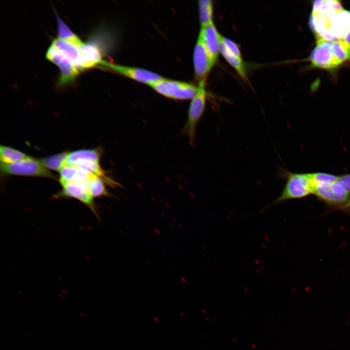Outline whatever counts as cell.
I'll use <instances>...</instances> for the list:
<instances>
[{
  "label": "cell",
  "instance_id": "cell-17",
  "mask_svg": "<svg viewBox=\"0 0 350 350\" xmlns=\"http://www.w3.org/2000/svg\"><path fill=\"white\" fill-rule=\"evenodd\" d=\"M199 18L201 28L212 23L213 4L211 0H200L198 1Z\"/></svg>",
  "mask_w": 350,
  "mask_h": 350
},
{
  "label": "cell",
  "instance_id": "cell-18",
  "mask_svg": "<svg viewBox=\"0 0 350 350\" xmlns=\"http://www.w3.org/2000/svg\"><path fill=\"white\" fill-rule=\"evenodd\" d=\"M105 182L101 177L93 175L88 183V189L93 198L102 196H111L112 194L107 190Z\"/></svg>",
  "mask_w": 350,
  "mask_h": 350
},
{
  "label": "cell",
  "instance_id": "cell-8",
  "mask_svg": "<svg viewBox=\"0 0 350 350\" xmlns=\"http://www.w3.org/2000/svg\"><path fill=\"white\" fill-rule=\"evenodd\" d=\"M46 57L59 68L60 86L73 82L80 72L71 61L52 45L47 50Z\"/></svg>",
  "mask_w": 350,
  "mask_h": 350
},
{
  "label": "cell",
  "instance_id": "cell-9",
  "mask_svg": "<svg viewBox=\"0 0 350 350\" xmlns=\"http://www.w3.org/2000/svg\"><path fill=\"white\" fill-rule=\"evenodd\" d=\"M101 65L125 77L149 86L163 78L160 75L147 70L122 66L104 60Z\"/></svg>",
  "mask_w": 350,
  "mask_h": 350
},
{
  "label": "cell",
  "instance_id": "cell-16",
  "mask_svg": "<svg viewBox=\"0 0 350 350\" xmlns=\"http://www.w3.org/2000/svg\"><path fill=\"white\" fill-rule=\"evenodd\" d=\"M30 157L17 149L1 145L0 147V163L13 164L25 160Z\"/></svg>",
  "mask_w": 350,
  "mask_h": 350
},
{
  "label": "cell",
  "instance_id": "cell-1",
  "mask_svg": "<svg viewBox=\"0 0 350 350\" xmlns=\"http://www.w3.org/2000/svg\"><path fill=\"white\" fill-rule=\"evenodd\" d=\"M278 175L285 181V185L280 194L264 207L261 211L264 212L269 208L286 201L301 199L313 194L314 188L307 173H295L280 167Z\"/></svg>",
  "mask_w": 350,
  "mask_h": 350
},
{
  "label": "cell",
  "instance_id": "cell-5",
  "mask_svg": "<svg viewBox=\"0 0 350 350\" xmlns=\"http://www.w3.org/2000/svg\"><path fill=\"white\" fill-rule=\"evenodd\" d=\"M62 190L55 196L56 198H75L88 207L98 220L100 219L97 208L88 189V183L73 181L60 182Z\"/></svg>",
  "mask_w": 350,
  "mask_h": 350
},
{
  "label": "cell",
  "instance_id": "cell-25",
  "mask_svg": "<svg viewBox=\"0 0 350 350\" xmlns=\"http://www.w3.org/2000/svg\"><path fill=\"white\" fill-rule=\"evenodd\" d=\"M344 39L350 43V30L346 32Z\"/></svg>",
  "mask_w": 350,
  "mask_h": 350
},
{
  "label": "cell",
  "instance_id": "cell-11",
  "mask_svg": "<svg viewBox=\"0 0 350 350\" xmlns=\"http://www.w3.org/2000/svg\"><path fill=\"white\" fill-rule=\"evenodd\" d=\"M212 61L215 64L220 53L221 35L213 23L201 28L199 33Z\"/></svg>",
  "mask_w": 350,
  "mask_h": 350
},
{
  "label": "cell",
  "instance_id": "cell-21",
  "mask_svg": "<svg viewBox=\"0 0 350 350\" xmlns=\"http://www.w3.org/2000/svg\"><path fill=\"white\" fill-rule=\"evenodd\" d=\"M221 41L226 49L232 54L242 59L240 49L236 43L230 39L221 35Z\"/></svg>",
  "mask_w": 350,
  "mask_h": 350
},
{
  "label": "cell",
  "instance_id": "cell-13",
  "mask_svg": "<svg viewBox=\"0 0 350 350\" xmlns=\"http://www.w3.org/2000/svg\"><path fill=\"white\" fill-rule=\"evenodd\" d=\"M102 151L100 148L80 149L69 152L64 165H72L79 161L99 162Z\"/></svg>",
  "mask_w": 350,
  "mask_h": 350
},
{
  "label": "cell",
  "instance_id": "cell-7",
  "mask_svg": "<svg viewBox=\"0 0 350 350\" xmlns=\"http://www.w3.org/2000/svg\"><path fill=\"white\" fill-rule=\"evenodd\" d=\"M101 41L96 34L92 35L87 43L79 47L80 71L98 65H101L103 51Z\"/></svg>",
  "mask_w": 350,
  "mask_h": 350
},
{
  "label": "cell",
  "instance_id": "cell-23",
  "mask_svg": "<svg viewBox=\"0 0 350 350\" xmlns=\"http://www.w3.org/2000/svg\"><path fill=\"white\" fill-rule=\"evenodd\" d=\"M323 0H316L314 1L313 5L312 14L314 15L317 12L319 8L323 2Z\"/></svg>",
  "mask_w": 350,
  "mask_h": 350
},
{
  "label": "cell",
  "instance_id": "cell-12",
  "mask_svg": "<svg viewBox=\"0 0 350 350\" xmlns=\"http://www.w3.org/2000/svg\"><path fill=\"white\" fill-rule=\"evenodd\" d=\"M52 46L71 61L75 67L80 71V46L58 38L52 40Z\"/></svg>",
  "mask_w": 350,
  "mask_h": 350
},
{
  "label": "cell",
  "instance_id": "cell-14",
  "mask_svg": "<svg viewBox=\"0 0 350 350\" xmlns=\"http://www.w3.org/2000/svg\"><path fill=\"white\" fill-rule=\"evenodd\" d=\"M220 53L223 55L228 63L236 71L238 74L244 81L248 80L247 74L243 59L230 53L221 41Z\"/></svg>",
  "mask_w": 350,
  "mask_h": 350
},
{
  "label": "cell",
  "instance_id": "cell-20",
  "mask_svg": "<svg viewBox=\"0 0 350 350\" xmlns=\"http://www.w3.org/2000/svg\"><path fill=\"white\" fill-rule=\"evenodd\" d=\"M307 175L314 188L319 183L332 182L336 180L340 176L325 172L308 173Z\"/></svg>",
  "mask_w": 350,
  "mask_h": 350
},
{
  "label": "cell",
  "instance_id": "cell-22",
  "mask_svg": "<svg viewBox=\"0 0 350 350\" xmlns=\"http://www.w3.org/2000/svg\"><path fill=\"white\" fill-rule=\"evenodd\" d=\"M330 11H334L337 13L343 11L342 6L339 1L337 0H328Z\"/></svg>",
  "mask_w": 350,
  "mask_h": 350
},
{
  "label": "cell",
  "instance_id": "cell-3",
  "mask_svg": "<svg viewBox=\"0 0 350 350\" xmlns=\"http://www.w3.org/2000/svg\"><path fill=\"white\" fill-rule=\"evenodd\" d=\"M205 86L198 85L199 91L192 99L188 109L187 119L183 127V132L188 138L191 145L194 143L196 127L206 109L207 93Z\"/></svg>",
  "mask_w": 350,
  "mask_h": 350
},
{
  "label": "cell",
  "instance_id": "cell-19",
  "mask_svg": "<svg viewBox=\"0 0 350 350\" xmlns=\"http://www.w3.org/2000/svg\"><path fill=\"white\" fill-rule=\"evenodd\" d=\"M69 152H62L39 159L47 169L59 171L64 165Z\"/></svg>",
  "mask_w": 350,
  "mask_h": 350
},
{
  "label": "cell",
  "instance_id": "cell-6",
  "mask_svg": "<svg viewBox=\"0 0 350 350\" xmlns=\"http://www.w3.org/2000/svg\"><path fill=\"white\" fill-rule=\"evenodd\" d=\"M195 77L198 85H206L210 70L215 65L211 59L199 33L193 53Z\"/></svg>",
  "mask_w": 350,
  "mask_h": 350
},
{
  "label": "cell",
  "instance_id": "cell-24",
  "mask_svg": "<svg viewBox=\"0 0 350 350\" xmlns=\"http://www.w3.org/2000/svg\"><path fill=\"white\" fill-rule=\"evenodd\" d=\"M338 210L345 211L350 210V197L346 203L337 210Z\"/></svg>",
  "mask_w": 350,
  "mask_h": 350
},
{
  "label": "cell",
  "instance_id": "cell-4",
  "mask_svg": "<svg viewBox=\"0 0 350 350\" xmlns=\"http://www.w3.org/2000/svg\"><path fill=\"white\" fill-rule=\"evenodd\" d=\"M1 173L4 175H16L54 178L53 175L44 166L39 159L31 157L13 163H0Z\"/></svg>",
  "mask_w": 350,
  "mask_h": 350
},
{
  "label": "cell",
  "instance_id": "cell-10",
  "mask_svg": "<svg viewBox=\"0 0 350 350\" xmlns=\"http://www.w3.org/2000/svg\"><path fill=\"white\" fill-rule=\"evenodd\" d=\"M316 44L309 57L313 67L333 70L341 64L332 52L331 41H321Z\"/></svg>",
  "mask_w": 350,
  "mask_h": 350
},
{
  "label": "cell",
  "instance_id": "cell-15",
  "mask_svg": "<svg viewBox=\"0 0 350 350\" xmlns=\"http://www.w3.org/2000/svg\"><path fill=\"white\" fill-rule=\"evenodd\" d=\"M55 14L57 23V38L78 46L82 45L84 42L70 29L58 14Z\"/></svg>",
  "mask_w": 350,
  "mask_h": 350
},
{
  "label": "cell",
  "instance_id": "cell-26",
  "mask_svg": "<svg viewBox=\"0 0 350 350\" xmlns=\"http://www.w3.org/2000/svg\"><path fill=\"white\" fill-rule=\"evenodd\" d=\"M79 315H82V316H83V317H86V315H85L83 314H82V313H79Z\"/></svg>",
  "mask_w": 350,
  "mask_h": 350
},
{
  "label": "cell",
  "instance_id": "cell-2",
  "mask_svg": "<svg viewBox=\"0 0 350 350\" xmlns=\"http://www.w3.org/2000/svg\"><path fill=\"white\" fill-rule=\"evenodd\" d=\"M159 94L169 98L186 100L192 99L199 91V87L192 84L163 78L150 86Z\"/></svg>",
  "mask_w": 350,
  "mask_h": 350
}]
</instances>
